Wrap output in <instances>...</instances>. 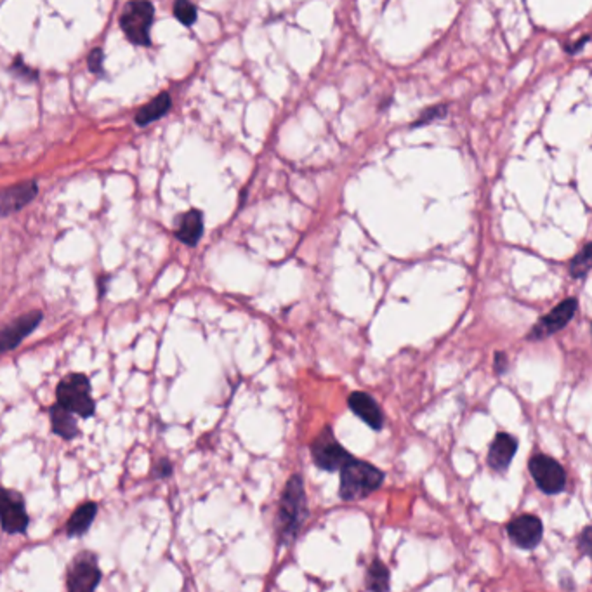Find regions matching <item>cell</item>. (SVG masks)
I'll list each match as a JSON object with an SVG mask.
<instances>
[{
  "label": "cell",
  "instance_id": "19",
  "mask_svg": "<svg viewBox=\"0 0 592 592\" xmlns=\"http://www.w3.org/2000/svg\"><path fill=\"white\" fill-rule=\"evenodd\" d=\"M365 586L368 592H389L391 573L389 568L381 560H374L370 567L367 568Z\"/></svg>",
  "mask_w": 592,
  "mask_h": 592
},
{
  "label": "cell",
  "instance_id": "10",
  "mask_svg": "<svg viewBox=\"0 0 592 592\" xmlns=\"http://www.w3.org/2000/svg\"><path fill=\"white\" fill-rule=\"evenodd\" d=\"M508 537L519 549L530 551L535 549L543 535V525L537 516L521 515L508 525Z\"/></svg>",
  "mask_w": 592,
  "mask_h": 592
},
{
  "label": "cell",
  "instance_id": "27",
  "mask_svg": "<svg viewBox=\"0 0 592 592\" xmlns=\"http://www.w3.org/2000/svg\"><path fill=\"white\" fill-rule=\"evenodd\" d=\"M493 367H495V372H497L499 376H504V374L508 372V367H509V363H508V357H506V353H502V351L495 353V358H493Z\"/></svg>",
  "mask_w": 592,
  "mask_h": 592
},
{
  "label": "cell",
  "instance_id": "25",
  "mask_svg": "<svg viewBox=\"0 0 592 592\" xmlns=\"http://www.w3.org/2000/svg\"><path fill=\"white\" fill-rule=\"evenodd\" d=\"M172 471H174V465L169 459H160L158 463L155 464L154 473L158 480L169 478L172 474Z\"/></svg>",
  "mask_w": 592,
  "mask_h": 592
},
{
  "label": "cell",
  "instance_id": "13",
  "mask_svg": "<svg viewBox=\"0 0 592 592\" xmlns=\"http://www.w3.org/2000/svg\"><path fill=\"white\" fill-rule=\"evenodd\" d=\"M39 191L35 181H25L16 186L2 188L0 190V216L22 210L26 204H30Z\"/></svg>",
  "mask_w": 592,
  "mask_h": 592
},
{
  "label": "cell",
  "instance_id": "16",
  "mask_svg": "<svg viewBox=\"0 0 592 592\" xmlns=\"http://www.w3.org/2000/svg\"><path fill=\"white\" fill-rule=\"evenodd\" d=\"M98 515V504L89 500L80 504L66 521V535L68 537H82L93 525Z\"/></svg>",
  "mask_w": 592,
  "mask_h": 592
},
{
  "label": "cell",
  "instance_id": "17",
  "mask_svg": "<svg viewBox=\"0 0 592 592\" xmlns=\"http://www.w3.org/2000/svg\"><path fill=\"white\" fill-rule=\"evenodd\" d=\"M171 106H172L171 94L169 93H162L155 100H152L150 103H146L137 110L134 122L139 128H146L148 124H152L155 120H160L162 117H165L169 113Z\"/></svg>",
  "mask_w": 592,
  "mask_h": 592
},
{
  "label": "cell",
  "instance_id": "11",
  "mask_svg": "<svg viewBox=\"0 0 592 592\" xmlns=\"http://www.w3.org/2000/svg\"><path fill=\"white\" fill-rule=\"evenodd\" d=\"M42 322V311H30L0 329V353L18 348Z\"/></svg>",
  "mask_w": 592,
  "mask_h": 592
},
{
  "label": "cell",
  "instance_id": "3",
  "mask_svg": "<svg viewBox=\"0 0 592 592\" xmlns=\"http://www.w3.org/2000/svg\"><path fill=\"white\" fill-rule=\"evenodd\" d=\"M56 403L74 415L89 419L96 412L91 381L85 374H68L56 387Z\"/></svg>",
  "mask_w": 592,
  "mask_h": 592
},
{
  "label": "cell",
  "instance_id": "14",
  "mask_svg": "<svg viewBox=\"0 0 592 592\" xmlns=\"http://www.w3.org/2000/svg\"><path fill=\"white\" fill-rule=\"evenodd\" d=\"M516 452H517V439L508 433H499L490 445L489 457H487L490 467L499 473L508 471L515 459Z\"/></svg>",
  "mask_w": 592,
  "mask_h": 592
},
{
  "label": "cell",
  "instance_id": "18",
  "mask_svg": "<svg viewBox=\"0 0 592 592\" xmlns=\"http://www.w3.org/2000/svg\"><path fill=\"white\" fill-rule=\"evenodd\" d=\"M49 415H51L52 431L57 437H61L66 441L77 438L80 429H78L77 420H75L74 413H70L68 411H65L63 407H59L57 403H54L51 411H49Z\"/></svg>",
  "mask_w": 592,
  "mask_h": 592
},
{
  "label": "cell",
  "instance_id": "5",
  "mask_svg": "<svg viewBox=\"0 0 592 592\" xmlns=\"http://www.w3.org/2000/svg\"><path fill=\"white\" fill-rule=\"evenodd\" d=\"M311 459L320 469L335 473L340 471L353 455L337 441L331 426H325L320 435L311 441Z\"/></svg>",
  "mask_w": 592,
  "mask_h": 592
},
{
  "label": "cell",
  "instance_id": "23",
  "mask_svg": "<svg viewBox=\"0 0 592 592\" xmlns=\"http://www.w3.org/2000/svg\"><path fill=\"white\" fill-rule=\"evenodd\" d=\"M11 72L16 74L18 77L25 78V80H37V77H39L35 70H31L30 66H26L25 61H23L22 56H18V57L14 59V63H13V66H11Z\"/></svg>",
  "mask_w": 592,
  "mask_h": 592
},
{
  "label": "cell",
  "instance_id": "8",
  "mask_svg": "<svg viewBox=\"0 0 592 592\" xmlns=\"http://www.w3.org/2000/svg\"><path fill=\"white\" fill-rule=\"evenodd\" d=\"M30 525L25 499L16 490L0 487V526L9 535L25 534Z\"/></svg>",
  "mask_w": 592,
  "mask_h": 592
},
{
  "label": "cell",
  "instance_id": "4",
  "mask_svg": "<svg viewBox=\"0 0 592 592\" xmlns=\"http://www.w3.org/2000/svg\"><path fill=\"white\" fill-rule=\"evenodd\" d=\"M155 5L152 2H129L120 16V28L134 46H152L150 30L154 25Z\"/></svg>",
  "mask_w": 592,
  "mask_h": 592
},
{
  "label": "cell",
  "instance_id": "9",
  "mask_svg": "<svg viewBox=\"0 0 592 592\" xmlns=\"http://www.w3.org/2000/svg\"><path fill=\"white\" fill-rule=\"evenodd\" d=\"M577 308H579V303H577L575 297H568L565 301H561L551 313L542 316L541 322L537 325H534V329L528 334V339L530 340H542L545 337H551V335L560 332L561 329L567 327L570 320L575 316Z\"/></svg>",
  "mask_w": 592,
  "mask_h": 592
},
{
  "label": "cell",
  "instance_id": "6",
  "mask_svg": "<svg viewBox=\"0 0 592 592\" xmlns=\"http://www.w3.org/2000/svg\"><path fill=\"white\" fill-rule=\"evenodd\" d=\"M102 582V570L96 554L82 551L66 570V591L96 592Z\"/></svg>",
  "mask_w": 592,
  "mask_h": 592
},
{
  "label": "cell",
  "instance_id": "2",
  "mask_svg": "<svg viewBox=\"0 0 592 592\" xmlns=\"http://www.w3.org/2000/svg\"><path fill=\"white\" fill-rule=\"evenodd\" d=\"M339 482V497L346 502L361 500L381 489L386 474L370 463L353 457L340 471Z\"/></svg>",
  "mask_w": 592,
  "mask_h": 592
},
{
  "label": "cell",
  "instance_id": "22",
  "mask_svg": "<svg viewBox=\"0 0 592 592\" xmlns=\"http://www.w3.org/2000/svg\"><path fill=\"white\" fill-rule=\"evenodd\" d=\"M87 66H89V72L93 74H103L104 68V52L103 49L96 48L93 49L91 54L87 56Z\"/></svg>",
  "mask_w": 592,
  "mask_h": 592
},
{
  "label": "cell",
  "instance_id": "28",
  "mask_svg": "<svg viewBox=\"0 0 592 592\" xmlns=\"http://www.w3.org/2000/svg\"><path fill=\"white\" fill-rule=\"evenodd\" d=\"M588 42H589V35H584L575 46H567V51L570 52V54H575V52L580 51Z\"/></svg>",
  "mask_w": 592,
  "mask_h": 592
},
{
  "label": "cell",
  "instance_id": "20",
  "mask_svg": "<svg viewBox=\"0 0 592 592\" xmlns=\"http://www.w3.org/2000/svg\"><path fill=\"white\" fill-rule=\"evenodd\" d=\"M592 266V245L586 243V247L571 259L570 262V275L573 278H586Z\"/></svg>",
  "mask_w": 592,
  "mask_h": 592
},
{
  "label": "cell",
  "instance_id": "24",
  "mask_svg": "<svg viewBox=\"0 0 592 592\" xmlns=\"http://www.w3.org/2000/svg\"><path fill=\"white\" fill-rule=\"evenodd\" d=\"M445 115H446V106H435V108H429V110H426V111L420 115V119L413 124V128H420V126L429 124L431 120L439 119V117H445Z\"/></svg>",
  "mask_w": 592,
  "mask_h": 592
},
{
  "label": "cell",
  "instance_id": "15",
  "mask_svg": "<svg viewBox=\"0 0 592 592\" xmlns=\"http://www.w3.org/2000/svg\"><path fill=\"white\" fill-rule=\"evenodd\" d=\"M176 238L188 247H197L204 234V216L200 210L191 208L178 217Z\"/></svg>",
  "mask_w": 592,
  "mask_h": 592
},
{
  "label": "cell",
  "instance_id": "21",
  "mask_svg": "<svg viewBox=\"0 0 592 592\" xmlns=\"http://www.w3.org/2000/svg\"><path fill=\"white\" fill-rule=\"evenodd\" d=\"M172 13L176 16V20L182 23L184 26H193L197 18H199V9L195 4L188 2V0H178L172 7Z\"/></svg>",
  "mask_w": 592,
  "mask_h": 592
},
{
  "label": "cell",
  "instance_id": "26",
  "mask_svg": "<svg viewBox=\"0 0 592 592\" xmlns=\"http://www.w3.org/2000/svg\"><path fill=\"white\" fill-rule=\"evenodd\" d=\"M579 549L584 556H589L592 549V535H591V526H586L582 535L579 537Z\"/></svg>",
  "mask_w": 592,
  "mask_h": 592
},
{
  "label": "cell",
  "instance_id": "1",
  "mask_svg": "<svg viewBox=\"0 0 592 592\" xmlns=\"http://www.w3.org/2000/svg\"><path fill=\"white\" fill-rule=\"evenodd\" d=\"M308 516V497L305 490V480L303 476L294 474L287 482L278 504V515H277L278 543L290 545L296 541Z\"/></svg>",
  "mask_w": 592,
  "mask_h": 592
},
{
  "label": "cell",
  "instance_id": "12",
  "mask_svg": "<svg viewBox=\"0 0 592 592\" xmlns=\"http://www.w3.org/2000/svg\"><path fill=\"white\" fill-rule=\"evenodd\" d=\"M348 405H349L351 412L355 413L357 417H360L370 429L381 431L384 428V413L381 411L379 403L370 394H367L363 391H355L349 394Z\"/></svg>",
  "mask_w": 592,
  "mask_h": 592
},
{
  "label": "cell",
  "instance_id": "7",
  "mask_svg": "<svg viewBox=\"0 0 592 592\" xmlns=\"http://www.w3.org/2000/svg\"><path fill=\"white\" fill-rule=\"evenodd\" d=\"M535 485L547 495H558L567 487V473L563 465L549 455L537 454L528 463Z\"/></svg>",
  "mask_w": 592,
  "mask_h": 592
}]
</instances>
